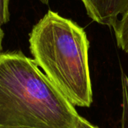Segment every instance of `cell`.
I'll use <instances>...</instances> for the list:
<instances>
[{"instance_id":"cell-1","label":"cell","mask_w":128,"mask_h":128,"mask_svg":"<svg viewBox=\"0 0 128 128\" xmlns=\"http://www.w3.org/2000/svg\"><path fill=\"white\" fill-rule=\"evenodd\" d=\"M79 115L35 61L21 51L0 55V126L75 128Z\"/></svg>"},{"instance_id":"cell-2","label":"cell","mask_w":128,"mask_h":128,"mask_svg":"<svg viewBox=\"0 0 128 128\" xmlns=\"http://www.w3.org/2000/svg\"><path fill=\"white\" fill-rule=\"evenodd\" d=\"M33 59L74 106L93 101L88 67L89 41L83 28L49 10L29 34Z\"/></svg>"},{"instance_id":"cell-3","label":"cell","mask_w":128,"mask_h":128,"mask_svg":"<svg viewBox=\"0 0 128 128\" xmlns=\"http://www.w3.org/2000/svg\"><path fill=\"white\" fill-rule=\"evenodd\" d=\"M89 18L94 22L112 27L118 16L128 9V0H80Z\"/></svg>"},{"instance_id":"cell-4","label":"cell","mask_w":128,"mask_h":128,"mask_svg":"<svg viewBox=\"0 0 128 128\" xmlns=\"http://www.w3.org/2000/svg\"><path fill=\"white\" fill-rule=\"evenodd\" d=\"M118 46L128 54V9L112 26Z\"/></svg>"},{"instance_id":"cell-5","label":"cell","mask_w":128,"mask_h":128,"mask_svg":"<svg viewBox=\"0 0 128 128\" xmlns=\"http://www.w3.org/2000/svg\"><path fill=\"white\" fill-rule=\"evenodd\" d=\"M122 128H128V76L122 73Z\"/></svg>"},{"instance_id":"cell-6","label":"cell","mask_w":128,"mask_h":128,"mask_svg":"<svg viewBox=\"0 0 128 128\" xmlns=\"http://www.w3.org/2000/svg\"><path fill=\"white\" fill-rule=\"evenodd\" d=\"M9 20V0H0V26L6 24Z\"/></svg>"},{"instance_id":"cell-7","label":"cell","mask_w":128,"mask_h":128,"mask_svg":"<svg viewBox=\"0 0 128 128\" xmlns=\"http://www.w3.org/2000/svg\"><path fill=\"white\" fill-rule=\"evenodd\" d=\"M75 128H98L95 126H94L93 124H92L89 122H88L86 119L83 118L82 117H81L80 116H79L76 124V127Z\"/></svg>"},{"instance_id":"cell-8","label":"cell","mask_w":128,"mask_h":128,"mask_svg":"<svg viewBox=\"0 0 128 128\" xmlns=\"http://www.w3.org/2000/svg\"><path fill=\"white\" fill-rule=\"evenodd\" d=\"M4 36V32H3V30L2 29L1 26H0V55H1V53H2V40H3Z\"/></svg>"},{"instance_id":"cell-9","label":"cell","mask_w":128,"mask_h":128,"mask_svg":"<svg viewBox=\"0 0 128 128\" xmlns=\"http://www.w3.org/2000/svg\"><path fill=\"white\" fill-rule=\"evenodd\" d=\"M38 1H40L41 3H43L44 4H48L50 2V0H38Z\"/></svg>"},{"instance_id":"cell-10","label":"cell","mask_w":128,"mask_h":128,"mask_svg":"<svg viewBox=\"0 0 128 128\" xmlns=\"http://www.w3.org/2000/svg\"><path fill=\"white\" fill-rule=\"evenodd\" d=\"M0 128H19V127H5V126H0Z\"/></svg>"}]
</instances>
